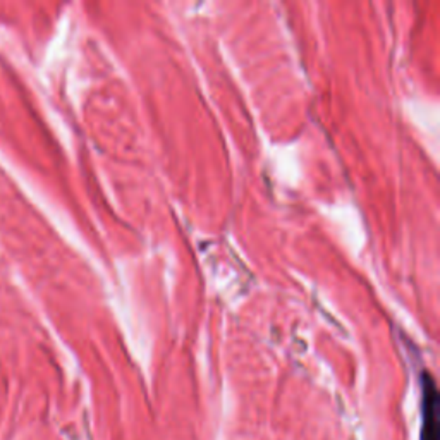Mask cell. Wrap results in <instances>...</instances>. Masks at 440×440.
<instances>
[{"label":"cell","mask_w":440,"mask_h":440,"mask_svg":"<svg viewBox=\"0 0 440 440\" xmlns=\"http://www.w3.org/2000/svg\"><path fill=\"white\" fill-rule=\"evenodd\" d=\"M420 440H439V392L434 379L423 375L421 380V432Z\"/></svg>","instance_id":"obj_1"}]
</instances>
